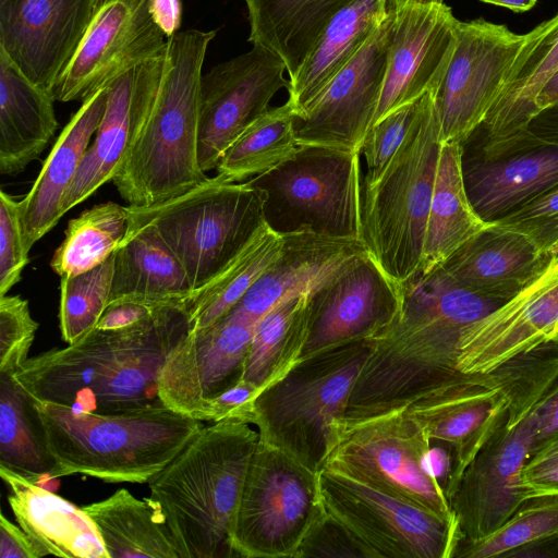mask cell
I'll use <instances>...</instances> for the list:
<instances>
[{
	"label": "cell",
	"mask_w": 558,
	"mask_h": 558,
	"mask_svg": "<svg viewBox=\"0 0 558 558\" xmlns=\"http://www.w3.org/2000/svg\"><path fill=\"white\" fill-rule=\"evenodd\" d=\"M402 305L373 339L343 417L362 418L405 408L466 378L457 369L463 331L504 302L476 294L441 267L401 284Z\"/></svg>",
	"instance_id": "1"
},
{
	"label": "cell",
	"mask_w": 558,
	"mask_h": 558,
	"mask_svg": "<svg viewBox=\"0 0 558 558\" xmlns=\"http://www.w3.org/2000/svg\"><path fill=\"white\" fill-rule=\"evenodd\" d=\"M186 302L165 304L124 327H95L65 348L27 359L13 376L36 401L76 412L165 405L158 379L169 354L191 332Z\"/></svg>",
	"instance_id": "2"
},
{
	"label": "cell",
	"mask_w": 558,
	"mask_h": 558,
	"mask_svg": "<svg viewBox=\"0 0 558 558\" xmlns=\"http://www.w3.org/2000/svg\"><path fill=\"white\" fill-rule=\"evenodd\" d=\"M216 31L168 38L155 99L112 179L128 206L162 203L208 179L198 160L202 69Z\"/></svg>",
	"instance_id": "3"
},
{
	"label": "cell",
	"mask_w": 558,
	"mask_h": 558,
	"mask_svg": "<svg viewBox=\"0 0 558 558\" xmlns=\"http://www.w3.org/2000/svg\"><path fill=\"white\" fill-rule=\"evenodd\" d=\"M258 439L247 423H211L148 482L180 558L235 557L232 530Z\"/></svg>",
	"instance_id": "4"
},
{
	"label": "cell",
	"mask_w": 558,
	"mask_h": 558,
	"mask_svg": "<svg viewBox=\"0 0 558 558\" xmlns=\"http://www.w3.org/2000/svg\"><path fill=\"white\" fill-rule=\"evenodd\" d=\"M35 404L54 461L51 478L83 474L106 483H148L205 426L166 405L104 414Z\"/></svg>",
	"instance_id": "5"
},
{
	"label": "cell",
	"mask_w": 558,
	"mask_h": 558,
	"mask_svg": "<svg viewBox=\"0 0 558 558\" xmlns=\"http://www.w3.org/2000/svg\"><path fill=\"white\" fill-rule=\"evenodd\" d=\"M558 378V340L507 361L485 374L437 389L404 409L429 440L450 445L458 478L500 429L520 424Z\"/></svg>",
	"instance_id": "6"
},
{
	"label": "cell",
	"mask_w": 558,
	"mask_h": 558,
	"mask_svg": "<svg viewBox=\"0 0 558 558\" xmlns=\"http://www.w3.org/2000/svg\"><path fill=\"white\" fill-rule=\"evenodd\" d=\"M441 144L430 90L381 178L362 187V241L399 284L421 268Z\"/></svg>",
	"instance_id": "7"
},
{
	"label": "cell",
	"mask_w": 558,
	"mask_h": 558,
	"mask_svg": "<svg viewBox=\"0 0 558 558\" xmlns=\"http://www.w3.org/2000/svg\"><path fill=\"white\" fill-rule=\"evenodd\" d=\"M368 352L369 340L322 351L260 390L252 421L259 440L318 473L332 449V423L344 415Z\"/></svg>",
	"instance_id": "8"
},
{
	"label": "cell",
	"mask_w": 558,
	"mask_h": 558,
	"mask_svg": "<svg viewBox=\"0 0 558 558\" xmlns=\"http://www.w3.org/2000/svg\"><path fill=\"white\" fill-rule=\"evenodd\" d=\"M266 195L247 181L216 175L150 206H125L128 231L154 226L198 290L223 271L268 226Z\"/></svg>",
	"instance_id": "9"
},
{
	"label": "cell",
	"mask_w": 558,
	"mask_h": 558,
	"mask_svg": "<svg viewBox=\"0 0 558 558\" xmlns=\"http://www.w3.org/2000/svg\"><path fill=\"white\" fill-rule=\"evenodd\" d=\"M360 155L299 145L286 161L247 180L266 195L267 226L280 235L311 230L362 241Z\"/></svg>",
	"instance_id": "10"
},
{
	"label": "cell",
	"mask_w": 558,
	"mask_h": 558,
	"mask_svg": "<svg viewBox=\"0 0 558 558\" xmlns=\"http://www.w3.org/2000/svg\"><path fill=\"white\" fill-rule=\"evenodd\" d=\"M324 513L318 473L258 439L232 530L235 557L295 558Z\"/></svg>",
	"instance_id": "11"
},
{
	"label": "cell",
	"mask_w": 558,
	"mask_h": 558,
	"mask_svg": "<svg viewBox=\"0 0 558 558\" xmlns=\"http://www.w3.org/2000/svg\"><path fill=\"white\" fill-rule=\"evenodd\" d=\"M332 432L333 445L324 466L456 520L428 471L429 437L404 408L362 418L340 417Z\"/></svg>",
	"instance_id": "12"
},
{
	"label": "cell",
	"mask_w": 558,
	"mask_h": 558,
	"mask_svg": "<svg viewBox=\"0 0 558 558\" xmlns=\"http://www.w3.org/2000/svg\"><path fill=\"white\" fill-rule=\"evenodd\" d=\"M325 511L368 558H452L461 539L456 520L374 487L338 470L318 472Z\"/></svg>",
	"instance_id": "13"
},
{
	"label": "cell",
	"mask_w": 558,
	"mask_h": 558,
	"mask_svg": "<svg viewBox=\"0 0 558 558\" xmlns=\"http://www.w3.org/2000/svg\"><path fill=\"white\" fill-rule=\"evenodd\" d=\"M526 35L484 19L457 24L449 64L432 92L441 143H464L486 120Z\"/></svg>",
	"instance_id": "14"
},
{
	"label": "cell",
	"mask_w": 558,
	"mask_h": 558,
	"mask_svg": "<svg viewBox=\"0 0 558 558\" xmlns=\"http://www.w3.org/2000/svg\"><path fill=\"white\" fill-rule=\"evenodd\" d=\"M167 40L153 17L150 0H98L52 95L58 101H84L133 66L162 56Z\"/></svg>",
	"instance_id": "15"
},
{
	"label": "cell",
	"mask_w": 558,
	"mask_h": 558,
	"mask_svg": "<svg viewBox=\"0 0 558 558\" xmlns=\"http://www.w3.org/2000/svg\"><path fill=\"white\" fill-rule=\"evenodd\" d=\"M402 305V287L365 252L345 262L307 295V336L301 359L388 327Z\"/></svg>",
	"instance_id": "16"
},
{
	"label": "cell",
	"mask_w": 558,
	"mask_h": 558,
	"mask_svg": "<svg viewBox=\"0 0 558 558\" xmlns=\"http://www.w3.org/2000/svg\"><path fill=\"white\" fill-rule=\"evenodd\" d=\"M284 72L276 54L252 46L202 75L198 160L204 172L216 169L233 141L269 109L281 88H288Z\"/></svg>",
	"instance_id": "17"
},
{
	"label": "cell",
	"mask_w": 558,
	"mask_h": 558,
	"mask_svg": "<svg viewBox=\"0 0 558 558\" xmlns=\"http://www.w3.org/2000/svg\"><path fill=\"white\" fill-rule=\"evenodd\" d=\"M391 36L388 14L357 53L295 120L298 145L360 153L381 96Z\"/></svg>",
	"instance_id": "18"
},
{
	"label": "cell",
	"mask_w": 558,
	"mask_h": 558,
	"mask_svg": "<svg viewBox=\"0 0 558 558\" xmlns=\"http://www.w3.org/2000/svg\"><path fill=\"white\" fill-rule=\"evenodd\" d=\"M256 324L230 311L209 327L190 332L160 372L158 393L162 403L202 421L208 402L242 380Z\"/></svg>",
	"instance_id": "19"
},
{
	"label": "cell",
	"mask_w": 558,
	"mask_h": 558,
	"mask_svg": "<svg viewBox=\"0 0 558 558\" xmlns=\"http://www.w3.org/2000/svg\"><path fill=\"white\" fill-rule=\"evenodd\" d=\"M388 8L389 59L373 124L437 87L457 39L459 20L445 0H388Z\"/></svg>",
	"instance_id": "20"
},
{
	"label": "cell",
	"mask_w": 558,
	"mask_h": 558,
	"mask_svg": "<svg viewBox=\"0 0 558 558\" xmlns=\"http://www.w3.org/2000/svg\"><path fill=\"white\" fill-rule=\"evenodd\" d=\"M558 340V256L518 294L462 333L457 369L489 373L514 356Z\"/></svg>",
	"instance_id": "21"
},
{
	"label": "cell",
	"mask_w": 558,
	"mask_h": 558,
	"mask_svg": "<svg viewBox=\"0 0 558 558\" xmlns=\"http://www.w3.org/2000/svg\"><path fill=\"white\" fill-rule=\"evenodd\" d=\"M531 442L523 420L514 427L497 432L465 468L449 500L461 539L489 535L526 499L534 497L521 480Z\"/></svg>",
	"instance_id": "22"
},
{
	"label": "cell",
	"mask_w": 558,
	"mask_h": 558,
	"mask_svg": "<svg viewBox=\"0 0 558 558\" xmlns=\"http://www.w3.org/2000/svg\"><path fill=\"white\" fill-rule=\"evenodd\" d=\"M98 0H0V48L51 90L74 54Z\"/></svg>",
	"instance_id": "23"
},
{
	"label": "cell",
	"mask_w": 558,
	"mask_h": 558,
	"mask_svg": "<svg viewBox=\"0 0 558 558\" xmlns=\"http://www.w3.org/2000/svg\"><path fill=\"white\" fill-rule=\"evenodd\" d=\"M163 64L165 53L133 66L108 85L105 113L62 201L63 215L112 181L155 99Z\"/></svg>",
	"instance_id": "24"
},
{
	"label": "cell",
	"mask_w": 558,
	"mask_h": 558,
	"mask_svg": "<svg viewBox=\"0 0 558 558\" xmlns=\"http://www.w3.org/2000/svg\"><path fill=\"white\" fill-rule=\"evenodd\" d=\"M554 257L526 235L490 221L440 267L463 288L506 302L539 277Z\"/></svg>",
	"instance_id": "25"
},
{
	"label": "cell",
	"mask_w": 558,
	"mask_h": 558,
	"mask_svg": "<svg viewBox=\"0 0 558 558\" xmlns=\"http://www.w3.org/2000/svg\"><path fill=\"white\" fill-rule=\"evenodd\" d=\"M276 258L231 310L259 320L278 303L308 293L352 257L367 252L363 241L311 230L281 235Z\"/></svg>",
	"instance_id": "26"
},
{
	"label": "cell",
	"mask_w": 558,
	"mask_h": 558,
	"mask_svg": "<svg viewBox=\"0 0 558 558\" xmlns=\"http://www.w3.org/2000/svg\"><path fill=\"white\" fill-rule=\"evenodd\" d=\"M461 166L473 209L490 222L558 185V145H532L493 159L462 150Z\"/></svg>",
	"instance_id": "27"
},
{
	"label": "cell",
	"mask_w": 558,
	"mask_h": 558,
	"mask_svg": "<svg viewBox=\"0 0 558 558\" xmlns=\"http://www.w3.org/2000/svg\"><path fill=\"white\" fill-rule=\"evenodd\" d=\"M505 86L484 123L481 153L493 159L507 151L535 118V100L558 70V14L525 34Z\"/></svg>",
	"instance_id": "28"
},
{
	"label": "cell",
	"mask_w": 558,
	"mask_h": 558,
	"mask_svg": "<svg viewBox=\"0 0 558 558\" xmlns=\"http://www.w3.org/2000/svg\"><path fill=\"white\" fill-rule=\"evenodd\" d=\"M107 98L108 86L82 101L44 161L31 191L19 202L21 229L27 252L63 216L62 201L96 134Z\"/></svg>",
	"instance_id": "29"
},
{
	"label": "cell",
	"mask_w": 558,
	"mask_h": 558,
	"mask_svg": "<svg viewBox=\"0 0 558 558\" xmlns=\"http://www.w3.org/2000/svg\"><path fill=\"white\" fill-rule=\"evenodd\" d=\"M8 501L40 557L109 558L99 531L83 508L0 465Z\"/></svg>",
	"instance_id": "30"
},
{
	"label": "cell",
	"mask_w": 558,
	"mask_h": 558,
	"mask_svg": "<svg viewBox=\"0 0 558 558\" xmlns=\"http://www.w3.org/2000/svg\"><path fill=\"white\" fill-rule=\"evenodd\" d=\"M52 92L33 83L0 48V173L15 175L56 133Z\"/></svg>",
	"instance_id": "31"
},
{
	"label": "cell",
	"mask_w": 558,
	"mask_h": 558,
	"mask_svg": "<svg viewBox=\"0 0 558 558\" xmlns=\"http://www.w3.org/2000/svg\"><path fill=\"white\" fill-rule=\"evenodd\" d=\"M243 1L250 24L248 41L276 54L291 81L333 16L355 0Z\"/></svg>",
	"instance_id": "32"
},
{
	"label": "cell",
	"mask_w": 558,
	"mask_h": 558,
	"mask_svg": "<svg viewBox=\"0 0 558 558\" xmlns=\"http://www.w3.org/2000/svg\"><path fill=\"white\" fill-rule=\"evenodd\" d=\"M193 292L182 263L154 226L126 232L114 252L109 303L133 299L168 304L187 301Z\"/></svg>",
	"instance_id": "33"
},
{
	"label": "cell",
	"mask_w": 558,
	"mask_h": 558,
	"mask_svg": "<svg viewBox=\"0 0 558 558\" xmlns=\"http://www.w3.org/2000/svg\"><path fill=\"white\" fill-rule=\"evenodd\" d=\"M388 14V0H355L333 16L298 75L288 101L304 114L330 81L357 53Z\"/></svg>",
	"instance_id": "34"
},
{
	"label": "cell",
	"mask_w": 558,
	"mask_h": 558,
	"mask_svg": "<svg viewBox=\"0 0 558 558\" xmlns=\"http://www.w3.org/2000/svg\"><path fill=\"white\" fill-rule=\"evenodd\" d=\"M461 157L460 143L441 144L422 264L417 272H428L442 265L488 225L475 213L469 201Z\"/></svg>",
	"instance_id": "35"
},
{
	"label": "cell",
	"mask_w": 558,
	"mask_h": 558,
	"mask_svg": "<svg viewBox=\"0 0 558 558\" xmlns=\"http://www.w3.org/2000/svg\"><path fill=\"white\" fill-rule=\"evenodd\" d=\"M83 509L96 524L109 558H180L161 510L150 497L140 500L122 488Z\"/></svg>",
	"instance_id": "36"
},
{
	"label": "cell",
	"mask_w": 558,
	"mask_h": 558,
	"mask_svg": "<svg viewBox=\"0 0 558 558\" xmlns=\"http://www.w3.org/2000/svg\"><path fill=\"white\" fill-rule=\"evenodd\" d=\"M307 295L278 303L257 322L242 379L259 391L300 360L307 336Z\"/></svg>",
	"instance_id": "37"
},
{
	"label": "cell",
	"mask_w": 558,
	"mask_h": 558,
	"mask_svg": "<svg viewBox=\"0 0 558 558\" xmlns=\"http://www.w3.org/2000/svg\"><path fill=\"white\" fill-rule=\"evenodd\" d=\"M0 465L35 483L51 477L54 461L47 448L35 399L11 374L0 373Z\"/></svg>",
	"instance_id": "38"
},
{
	"label": "cell",
	"mask_w": 558,
	"mask_h": 558,
	"mask_svg": "<svg viewBox=\"0 0 558 558\" xmlns=\"http://www.w3.org/2000/svg\"><path fill=\"white\" fill-rule=\"evenodd\" d=\"M296 114L287 100L254 120L225 150L217 175L232 183L264 174L290 158L298 148Z\"/></svg>",
	"instance_id": "39"
},
{
	"label": "cell",
	"mask_w": 558,
	"mask_h": 558,
	"mask_svg": "<svg viewBox=\"0 0 558 558\" xmlns=\"http://www.w3.org/2000/svg\"><path fill=\"white\" fill-rule=\"evenodd\" d=\"M281 243V235L267 227L223 271L195 290L186 302L191 332L228 314L276 258Z\"/></svg>",
	"instance_id": "40"
},
{
	"label": "cell",
	"mask_w": 558,
	"mask_h": 558,
	"mask_svg": "<svg viewBox=\"0 0 558 558\" xmlns=\"http://www.w3.org/2000/svg\"><path fill=\"white\" fill-rule=\"evenodd\" d=\"M128 226L126 207L117 203H102L84 210L69 221L64 240L52 255L51 269L63 277L96 267L118 250Z\"/></svg>",
	"instance_id": "41"
},
{
	"label": "cell",
	"mask_w": 558,
	"mask_h": 558,
	"mask_svg": "<svg viewBox=\"0 0 558 558\" xmlns=\"http://www.w3.org/2000/svg\"><path fill=\"white\" fill-rule=\"evenodd\" d=\"M558 537V495L526 499L489 535L461 539L452 558L513 557L529 546Z\"/></svg>",
	"instance_id": "42"
},
{
	"label": "cell",
	"mask_w": 558,
	"mask_h": 558,
	"mask_svg": "<svg viewBox=\"0 0 558 558\" xmlns=\"http://www.w3.org/2000/svg\"><path fill=\"white\" fill-rule=\"evenodd\" d=\"M114 253L84 272L60 277L59 323L71 344L93 330L109 304Z\"/></svg>",
	"instance_id": "43"
},
{
	"label": "cell",
	"mask_w": 558,
	"mask_h": 558,
	"mask_svg": "<svg viewBox=\"0 0 558 558\" xmlns=\"http://www.w3.org/2000/svg\"><path fill=\"white\" fill-rule=\"evenodd\" d=\"M421 97L391 111L368 130L360 150L366 166L362 187L375 184L388 168L417 114Z\"/></svg>",
	"instance_id": "44"
},
{
	"label": "cell",
	"mask_w": 558,
	"mask_h": 558,
	"mask_svg": "<svg viewBox=\"0 0 558 558\" xmlns=\"http://www.w3.org/2000/svg\"><path fill=\"white\" fill-rule=\"evenodd\" d=\"M37 328L27 300L20 295L0 296V373L14 375L25 363Z\"/></svg>",
	"instance_id": "45"
},
{
	"label": "cell",
	"mask_w": 558,
	"mask_h": 558,
	"mask_svg": "<svg viewBox=\"0 0 558 558\" xmlns=\"http://www.w3.org/2000/svg\"><path fill=\"white\" fill-rule=\"evenodd\" d=\"M493 222L526 235L542 253L558 256V185Z\"/></svg>",
	"instance_id": "46"
},
{
	"label": "cell",
	"mask_w": 558,
	"mask_h": 558,
	"mask_svg": "<svg viewBox=\"0 0 558 558\" xmlns=\"http://www.w3.org/2000/svg\"><path fill=\"white\" fill-rule=\"evenodd\" d=\"M28 263L19 211V202L0 191V296L21 280Z\"/></svg>",
	"instance_id": "47"
},
{
	"label": "cell",
	"mask_w": 558,
	"mask_h": 558,
	"mask_svg": "<svg viewBox=\"0 0 558 558\" xmlns=\"http://www.w3.org/2000/svg\"><path fill=\"white\" fill-rule=\"evenodd\" d=\"M300 557H367L363 547L326 511L312 526L295 558Z\"/></svg>",
	"instance_id": "48"
},
{
	"label": "cell",
	"mask_w": 558,
	"mask_h": 558,
	"mask_svg": "<svg viewBox=\"0 0 558 558\" xmlns=\"http://www.w3.org/2000/svg\"><path fill=\"white\" fill-rule=\"evenodd\" d=\"M521 480L534 496L558 495V432L531 451Z\"/></svg>",
	"instance_id": "49"
},
{
	"label": "cell",
	"mask_w": 558,
	"mask_h": 558,
	"mask_svg": "<svg viewBox=\"0 0 558 558\" xmlns=\"http://www.w3.org/2000/svg\"><path fill=\"white\" fill-rule=\"evenodd\" d=\"M259 390L243 379L216 397L206 405L202 422L217 423L225 420H235L252 424L254 416V400Z\"/></svg>",
	"instance_id": "50"
},
{
	"label": "cell",
	"mask_w": 558,
	"mask_h": 558,
	"mask_svg": "<svg viewBox=\"0 0 558 558\" xmlns=\"http://www.w3.org/2000/svg\"><path fill=\"white\" fill-rule=\"evenodd\" d=\"M524 422L531 433V451L558 432V378L531 410Z\"/></svg>",
	"instance_id": "51"
},
{
	"label": "cell",
	"mask_w": 558,
	"mask_h": 558,
	"mask_svg": "<svg viewBox=\"0 0 558 558\" xmlns=\"http://www.w3.org/2000/svg\"><path fill=\"white\" fill-rule=\"evenodd\" d=\"M162 305L165 304H153L133 299L112 301L106 307L96 328L112 329L131 325Z\"/></svg>",
	"instance_id": "52"
},
{
	"label": "cell",
	"mask_w": 558,
	"mask_h": 558,
	"mask_svg": "<svg viewBox=\"0 0 558 558\" xmlns=\"http://www.w3.org/2000/svg\"><path fill=\"white\" fill-rule=\"evenodd\" d=\"M538 144L558 145V107L538 113L506 153Z\"/></svg>",
	"instance_id": "53"
},
{
	"label": "cell",
	"mask_w": 558,
	"mask_h": 558,
	"mask_svg": "<svg viewBox=\"0 0 558 558\" xmlns=\"http://www.w3.org/2000/svg\"><path fill=\"white\" fill-rule=\"evenodd\" d=\"M40 558V554L28 535L0 515V558Z\"/></svg>",
	"instance_id": "54"
},
{
	"label": "cell",
	"mask_w": 558,
	"mask_h": 558,
	"mask_svg": "<svg viewBox=\"0 0 558 558\" xmlns=\"http://www.w3.org/2000/svg\"><path fill=\"white\" fill-rule=\"evenodd\" d=\"M182 10L181 0H150L153 17L167 39L181 26Z\"/></svg>",
	"instance_id": "55"
},
{
	"label": "cell",
	"mask_w": 558,
	"mask_h": 558,
	"mask_svg": "<svg viewBox=\"0 0 558 558\" xmlns=\"http://www.w3.org/2000/svg\"><path fill=\"white\" fill-rule=\"evenodd\" d=\"M558 107V70L544 85L535 100V117L544 110Z\"/></svg>",
	"instance_id": "56"
},
{
	"label": "cell",
	"mask_w": 558,
	"mask_h": 558,
	"mask_svg": "<svg viewBox=\"0 0 558 558\" xmlns=\"http://www.w3.org/2000/svg\"><path fill=\"white\" fill-rule=\"evenodd\" d=\"M482 2L507 8L513 12H525L531 10L536 0H481Z\"/></svg>",
	"instance_id": "57"
}]
</instances>
